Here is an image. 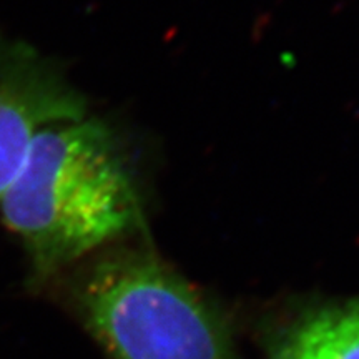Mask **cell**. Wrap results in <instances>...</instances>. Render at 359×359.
<instances>
[{"mask_svg": "<svg viewBox=\"0 0 359 359\" xmlns=\"http://www.w3.org/2000/svg\"><path fill=\"white\" fill-rule=\"evenodd\" d=\"M0 205L37 280L118 240L140 213L114 135L93 118L43 128Z\"/></svg>", "mask_w": 359, "mask_h": 359, "instance_id": "1", "label": "cell"}, {"mask_svg": "<svg viewBox=\"0 0 359 359\" xmlns=\"http://www.w3.org/2000/svg\"><path fill=\"white\" fill-rule=\"evenodd\" d=\"M77 299L109 359H236L212 303L150 251L103 255Z\"/></svg>", "mask_w": 359, "mask_h": 359, "instance_id": "2", "label": "cell"}, {"mask_svg": "<svg viewBox=\"0 0 359 359\" xmlns=\"http://www.w3.org/2000/svg\"><path fill=\"white\" fill-rule=\"evenodd\" d=\"M82 95L29 45L0 39V200L43 128L77 122Z\"/></svg>", "mask_w": 359, "mask_h": 359, "instance_id": "3", "label": "cell"}, {"mask_svg": "<svg viewBox=\"0 0 359 359\" xmlns=\"http://www.w3.org/2000/svg\"><path fill=\"white\" fill-rule=\"evenodd\" d=\"M269 359H359V298L304 309L281 327Z\"/></svg>", "mask_w": 359, "mask_h": 359, "instance_id": "4", "label": "cell"}]
</instances>
